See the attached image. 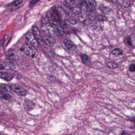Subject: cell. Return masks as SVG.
<instances>
[{
	"mask_svg": "<svg viewBox=\"0 0 135 135\" xmlns=\"http://www.w3.org/2000/svg\"><path fill=\"white\" fill-rule=\"evenodd\" d=\"M112 53L114 55H122L123 54V51L120 49L116 48L112 51Z\"/></svg>",
	"mask_w": 135,
	"mask_h": 135,
	"instance_id": "obj_19",
	"label": "cell"
},
{
	"mask_svg": "<svg viewBox=\"0 0 135 135\" xmlns=\"http://www.w3.org/2000/svg\"><path fill=\"white\" fill-rule=\"evenodd\" d=\"M12 91H13L18 95L25 96L27 94V92L22 87L18 84H14L11 86Z\"/></svg>",
	"mask_w": 135,
	"mask_h": 135,
	"instance_id": "obj_3",
	"label": "cell"
},
{
	"mask_svg": "<svg viewBox=\"0 0 135 135\" xmlns=\"http://www.w3.org/2000/svg\"><path fill=\"white\" fill-rule=\"evenodd\" d=\"M88 18L91 21H95L97 19L95 13H89L87 14Z\"/></svg>",
	"mask_w": 135,
	"mask_h": 135,
	"instance_id": "obj_22",
	"label": "cell"
},
{
	"mask_svg": "<svg viewBox=\"0 0 135 135\" xmlns=\"http://www.w3.org/2000/svg\"><path fill=\"white\" fill-rule=\"evenodd\" d=\"M32 30L34 36L35 38L39 41H42V36L41 34L37 27L35 26L32 27Z\"/></svg>",
	"mask_w": 135,
	"mask_h": 135,
	"instance_id": "obj_10",
	"label": "cell"
},
{
	"mask_svg": "<svg viewBox=\"0 0 135 135\" xmlns=\"http://www.w3.org/2000/svg\"><path fill=\"white\" fill-rule=\"evenodd\" d=\"M72 12L75 14H79L81 12V8L76 3L71 4L70 6Z\"/></svg>",
	"mask_w": 135,
	"mask_h": 135,
	"instance_id": "obj_14",
	"label": "cell"
},
{
	"mask_svg": "<svg viewBox=\"0 0 135 135\" xmlns=\"http://www.w3.org/2000/svg\"><path fill=\"white\" fill-rule=\"evenodd\" d=\"M107 65L108 66V68L111 69H114L117 68L118 65L116 63L114 62H111V61H108L107 63Z\"/></svg>",
	"mask_w": 135,
	"mask_h": 135,
	"instance_id": "obj_20",
	"label": "cell"
},
{
	"mask_svg": "<svg viewBox=\"0 0 135 135\" xmlns=\"http://www.w3.org/2000/svg\"><path fill=\"white\" fill-rule=\"evenodd\" d=\"M0 90L1 91L7 92H10L12 91L11 86L3 83H0Z\"/></svg>",
	"mask_w": 135,
	"mask_h": 135,
	"instance_id": "obj_15",
	"label": "cell"
},
{
	"mask_svg": "<svg viewBox=\"0 0 135 135\" xmlns=\"http://www.w3.org/2000/svg\"><path fill=\"white\" fill-rule=\"evenodd\" d=\"M26 37L27 40L31 43V45H32L35 47L37 46V42L32 33L31 32L27 33L26 35Z\"/></svg>",
	"mask_w": 135,
	"mask_h": 135,
	"instance_id": "obj_7",
	"label": "cell"
},
{
	"mask_svg": "<svg viewBox=\"0 0 135 135\" xmlns=\"http://www.w3.org/2000/svg\"><path fill=\"white\" fill-rule=\"evenodd\" d=\"M86 10L87 12V14L89 13H95L96 12V9L94 6L91 4H89L87 5Z\"/></svg>",
	"mask_w": 135,
	"mask_h": 135,
	"instance_id": "obj_18",
	"label": "cell"
},
{
	"mask_svg": "<svg viewBox=\"0 0 135 135\" xmlns=\"http://www.w3.org/2000/svg\"><path fill=\"white\" fill-rule=\"evenodd\" d=\"M63 43L65 46L69 50H73L75 49V45L71 41L68 39H64L63 41Z\"/></svg>",
	"mask_w": 135,
	"mask_h": 135,
	"instance_id": "obj_12",
	"label": "cell"
},
{
	"mask_svg": "<svg viewBox=\"0 0 135 135\" xmlns=\"http://www.w3.org/2000/svg\"><path fill=\"white\" fill-rule=\"evenodd\" d=\"M0 98L5 100H10L11 99V97L8 94L0 91Z\"/></svg>",
	"mask_w": 135,
	"mask_h": 135,
	"instance_id": "obj_16",
	"label": "cell"
},
{
	"mask_svg": "<svg viewBox=\"0 0 135 135\" xmlns=\"http://www.w3.org/2000/svg\"><path fill=\"white\" fill-rule=\"evenodd\" d=\"M135 64H132L131 65H130V67H129V71L131 72H133L135 71Z\"/></svg>",
	"mask_w": 135,
	"mask_h": 135,
	"instance_id": "obj_30",
	"label": "cell"
},
{
	"mask_svg": "<svg viewBox=\"0 0 135 135\" xmlns=\"http://www.w3.org/2000/svg\"><path fill=\"white\" fill-rule=\"evenodd\" d=\"M22 2V1H16L11 3V4H9L8 5V6H17V5H19V4L21 3Z\"/></svg>",
	"mask_w": 135,
	"mask_h": 135,
	"instance_id": "obj_26",
	"label": "cell"
},
{
	"mask_svg": "<svg viewBox=\"0 0 135 135\" xmlns=\"http://www.w3.org/2000/svg\"><path fill=\"white\" fill-rule=\"evenodd\" d=\"M23 51L28 56L35 58L38 56V52L35 46L31 44L26 43L23 46Z\"/></svg>",
	"mask_w": 135,
	"mask_h": 135,
	"instance_id": "obj_1",
	"label": "cell"
},
{
	"mask_svg": "<svg viewBox=\"0 0 135 135\" xmlns=\"http://www.w3.org/2000/svg\"><path fill=\"white\" fill-rule=\"evenodd\" d=\"M5 58L8 60H15L18 58V56L15 50L9 49L6 52Z\"/></svg>",
	"mask_w": 135,
	"mask_h": 135,
	"instance_id": "obj_6",
	"label": "cell"
},
{
	"mask_svg": "<svg viewBox=\"0 0 135 135\" xmlns=\"http://www.w3.org/2000/svg\"><path fill=\"white\" fill-rule=\"evenodd\" d=\"M54 12L55 11L53 9H51V10H49V11H47L46 12V16L47 17V18H52L54 14Z\"/></svg>",
	"mask_w": 135,
	"mask_h": 135,
	"instance_id": "obj_21",
	"label": "cell"
},
{
	"mask_svg": "<svg viewBox=\"0 0 135 135\" xmlns=\"http://www.w3.org/2000/svg\"><path fill=\"white\" fill-rule=\"evenodd\" d=\"M130 5V1H129L125 0L122 2V5L124 8H128Z\"/></svg>",
	"mask_w": 135,
	"mask_h": 135,
	"instance_id": "obj_23",
	"label": "cell"
},
{
	"mask_svg": "<svg viewBox=\"0 0 135 135\" xmlns=\"http://www.w3.org/2000/svg\"><path fill=\"white\" fill-rule=\"evenodd\" d=\"M49 22L50 23H52V24H54V25H57V23H58V20L55 18L54 17H52L51 18H50L49 19Z\"/></svg>",
	"mask_w": 135,
	"mask_h": 135,
	"instance_id": "obj_25",
	"label": "cell"
},
{
	"mask_svg": "<svg viewBox=\"0 0 135 135\" xmlns=\"http://www.w3.org/2000/svg\"><path fill=\"white\" fill-rule=\"evenodd\" d=\"M81 58L83 60V62L85 64H87L88 61V57L86 54H83L81 55Z\"/></svg>",
	"mask_w": 135,
	"mask_h": 135,
	"instance_id": "obj_24",
	"label": "cell"
},
{
	"mask_svg": "<svg viewBox=\"0 0 135 135\" xmlns=\"http://www.w3.org/2000/svg\"><path fill=\"white\" fill-rule=\"evenodd\" d=\"M60 6L62 10L66 13L70 14L72 12L70 5L67 2H61L60 4Z\"/></svg>",
	"mask_w": 135,
	"mask_h": 135,
	"instance_id": "obj_11",
	"label": "cell"
},
{
	"mask_svg": "<svg viewBox=\"0 0 135 135\" xmlns=\"http://www.w3.org/2000/svg\"><path fill=\"white\" fill-rule=\"evenodd\" d=\"M108 2H112V3H116L117 1H108Z\"/></svg>",
	"mask_w": 135,
	"mask_h": 135,
	"instance_id": "obj_35",
	"label": "cell"
},
{
	"mask_svg": "<svg viewBox=\"0 0 135 135\" xmlns=\"http://www.w3.org/2000/svg\"><path fill=\"white\" fill-rule=\"evenodd\" d=\"M78 3L80 5L81 7H83L84 6H85L86 4V1H78Z\"/></svg>",
	"mask_w": 135,
	"mask_h": 135,
	"instance_id": "obj_29",
	"label": "cell"
},
{
	"mask_svg": "<svg viewBox=\"0 0 135 135\" xmlns=\"http://www.w3.org/2000/svg\"><path fill=\"white\" fill-rule=\"evenodd\" d=\"M68 21L70 23H71V24H73V25H75L76 23H77V21H76V20L73 18H70L68 19Z\"/></svg>",
	"mask_w": 135,
	"mask_h": 135,
	"instance_id": "obj_28",
	"label": "cell"
},
{
	"mask_svg": "<svg viewBox=\"0 0 135 135\" xmlns=\"http://www.w3.org/2000/svg\"><path fill=\"white\" fill-rule=\"evenodd\" d=\"M41 30L46 35H50L55 33V30L53 27L47 23H43L41 25Z\"/></svg>",
	"mask_w": 135,
	"mask_h": 135,
	"instance_id": "obj_4",
	"label": "cell"
},
{
	"mask_svg": "<svg viewBox=\"0 0 135 135\" xmlns=\"http://www.w3.org/2000/svg\"><path fill=\"white\" fill-rule=\"evenodd\" d=\"M98 18L99 21H103L105 20H104V17H103L102 15H99L98 16Z\"/></svg>",
	"mask_w": 135,
	"mask_h": 135,
	"instance_id": "obj_31",
	"label": "cell"
},
{
	"mask_svg": "<svg viewBox=\"0 0 135 135\" xmlns=\"http://www.w3.org/2000/svg\"><path fill=\"white\" fill-rule=\"evenodd\" d=\"M92 28H93V29H96V28H97V26H92Z\"/></svg>",
	"mask_w": 135,
	"mask_h": 135,
	"instance_id": "obj_34",
	"label": "cell"
},
{
	"mask_svg": "<svg viewBox=\"0 0 135 135\" xmlns=\"http://www.w3.org/2000/svg\"><path fill=\"white\" fill-rule=\"evenodd\" d=\"M78 18L79 20L84 25H88L90 23V22L87 17L85 15L82 14L81 12L78 14Z\"/></svg>",
	"mask_w": 135,
	"mask_h": 135,
	"instance_id": "obj_9",
	"label": "cell"
},
{
	"mask_svg": "<svg viewBox=\"0 0 135 135\" xmlns=\"http://www.w3.org/2000/svg\"><path fill=\"white\" fill-rule=\"evenodd\" d=\"M24 107L26 111L29 112L33 110L35 108V104L32 102L30 101H25Z\"/></svg>",
	"mask_w": 135,
	"mask_h": 135,
	"instance_id": "obj_13",
	"label": "cell"
},
{
	"mask_svg": "<svg viewBox=\"0 0 135 135\" xmlns=\"http://www.w3.org/2000/svg\"><path fill=\"white\" fill-rule=\"evenodd\" d=\"M99 11H101L105 15H109L111 12V10L110 8L104 6H100L99 7Z\"/></svg>",
	"mask_w": 135,
	"mask_h": 135,
	"instance_id": "obj_17",
	"label": "cell"
},
{
	"mask_svg": "<svg viewBox=\"0 0 135 135\" xmlns=\"http://www.w3.org/2000/svg\"><path fill=\"white\" fill-rule=\"evenodd\" d=\"M38 1H31V3L32 4H35L37 3L38 2Z\"/></svg>",
	"mask_w": 135,
	"mask_h": 135,
	"instance_id": "obj_33",
	"label": "cell"
},
{
	"mask_svg": "<svg viewBox=\"0 0 135 135\" xmlns=\"http://www.w3.org/2000/svg\"><path fill=\"white\" fill-rule=\"evenodd\" d=\"M42 41H43L47 45L52 47L54 46L56 43V41L53 37L50 35H45L42 37Z\"/></svg>",
	"mask_w": 135,
	"mask_h": 135,
	"instance_id": "obj_5",
	"label": "cell"
},
{
	"mask_svg": "<svg viewBox=\"0 0 135 135\" xmlns=\"http://www.w3.org/2000/svg\"></svg>",
	"mask_w": 135,
	"mask_h": 135,
	"instance_id": "obj_36",
	"label": "cell"
},
{
	"mask_svg": "<svg viewBox=\"0 0 135 135\" xmlns=\"http://www.w3.org/2000/svg\"><path fill=\"white\" fill-rule=\"evenodd\" d=\"M0 78L7 81H9L13 79V76L10 73L4 71H0Z\"/></svg>",
	"mask_w": 135,
	"mask_h": 135,
	"instance_id": "obj_8",
	"label": "cell"
},
{
	"mask_svg": "<svg viewBox=\"0 0 135 135\" xmlns=\"http://www.w3.org/2000/svg\"><path fill=\"white\" fill-rule=\"evenodd\" d=\"M89 2L90 4H91L94 7L95 5H96V3H95V1H89Z\"/></svg>",
	"mask_w": 135,
	"mask_h": 135,
	"instance_id": "obj_32",
	"label": "cell"
},
{
	"mask_svg": "<svg viewBox=\"0 0 135 135\" xmlns=\"http://www.w3.org/2000/svg\"><path fill=\"white\" fill-rule=\"evenodd\" d=\"M57 32L61 35H62L64 33V30L63 28L60 26H57Z\"/></svg>",
	"mask_w": 135,
	"mask_h": 135,
	"instance_id": "obj_27",
	"label": "cell"
},
{
	"mask_svg": "<svg viewBox=\"0 0 135 135\" xmlns=\"http://www.w3.org/2000/svg\"><path fill=\"white\" fill-rule=\"evenodd\" d=\"M16 68V66L14 62L12 61H3L0 62V70L7 69L8 70H13Z\"/></svg>",
	"mask_w": 135,
	"mask_h": 135,
	"instance_id": "obj_2",
	"label": "cell"
}]
</instances>
